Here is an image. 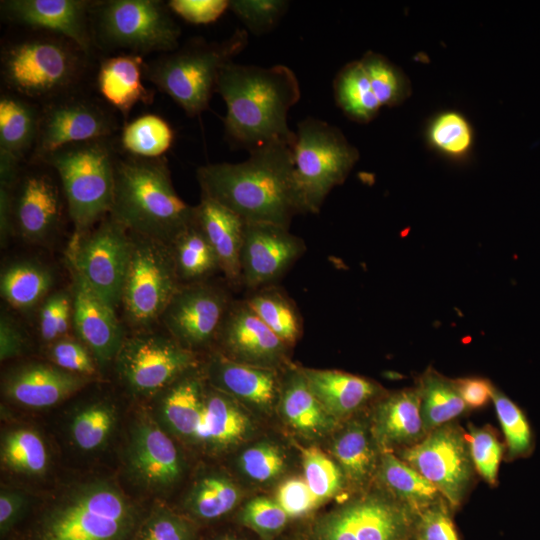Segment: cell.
<instances>
[{
  "mask_svg": "<svg viewBox=\"0 0 540 540\" xmlns=\"http://www.w3.org/2000/svg\"><path fill=\"white\" fill-rule=\"evenodd\" d=\"M373 431L385 450L398 445L406 448L422 440L426 434L417 387L386 396L376 407Z\"/></svg>",
  "mask_w": 540,
  "mask_h": 540,
  "instance_id": "cell-26",
  "label": "cell"
},
{
  "mask_svg": "<svg viewBox=\"0 0 540 540\" xmlns=\"http://www.w3.org/2000/svg\"><path fill=\"white\" fill-rule=\"evenodd\" d=\"M137 511L120 488L96 479L70 486L45 508L35 540H126Z\"/></svg>",
  "mask_w": 540,
  "mask_h": 540,
  "instance_id": "cell-4",
  "label": "cell"
},
{
  "mask_svg": "<svg viewBox=\"0 0 540 540\" xmlns=\"http://www.w3.org/2000/svg\"><path fill=\"white\" fill-rule=\"evenodd\" d=\"M58 173L75 235H81L112 207L115 163L104 139L63 146L43 159Z\"/></svg>",
  "mask_w": 540,
  "mask_h": 540,
  "instance_id": "cell-6",
  "label": "cell"
},
{
  "mask_svg": "<svg viewBox=\"0 0 540 540\" xmlns=\"http://www.w3.org/2000/svg\"><path fill=\"white\" fill-rule=\"evenodd\" d=\"M305 250L304 241L289 228L245 223L240 258L242 286L255 290L276 284Z\"/></svg>",
  "mask_w": 540,
  "mask_h": 540,
  "instance_id": "cell-16",
  "label": "cell"
},
{
  "mask_svg": "<svg viewBox=\"0 0 540 540\" xmlns=\"http://www.w3.org/2000/svg\"><path fill=\"white\" fill-rule=\"evenodd\" d=\"M225 540H233V539H225Z\"/></svg>",
  "mask_w": 540,
  "mask_h": 540,
  "instance_id": "cell-62",
  "label": "cell"
},
{
  "mask_svg": "<svg viewBox=\"0 0 540 540\" xmlns=\"http://www.w3.org/2000/svg\"><path fill=\"white\" fill-rule=\"evenodd\" d=\"M48 357L55 366L74 374L89 377L96 372L95 358L79 339L65 336L55 341L49 345Z\"/></svg>",
  "mask_w": 540,
  "mask_h": 540,
  "instance_id": "cell-52",
  "label": "cell"
},
{
  "mask_svg": "<svg viewBox=\"0 0 540 540\" xmlns=\"http://www.w3.org/2000/svg\"><path fill=\"white\" fill-rule=\"evenodd\" d=\"M239 491L228 479L206 476L194 486L187 501L190 512L202 520H214L230 512L239 500Z\"/></svg>",
  "mask_w": 540,
  "mask_h": 540,
  "instance_id": "cell-44",
  "label": "cell"
},
{
  "mask_svg": "<svg viewBox=\"0 0 540 540\" xmlns=\"http://www.w3.org/2000/svg\"><path fill=\"white\" fill-rule=\"evenodd\" d=\"M417 514L400 501L367 496L330 514L317 529L318 540H409Z\"/></svg>",
  "mask_w": 540,
  "mask_h": 540,
  "instance_id": "cell-15",
  "label": "cell"
},
{
  "mask_svg": "<svg viewBox=\"0 0 540 540\" xmlns=\"http://www.w3.org/2000/svg\"><path fill=\"white\" fill-rule=\"evenodd\" d=\"M258 317L288 346L303 332V320L295 302L276 284L250 290L244 298Z\"/></svg>",
  "mask_w": 540,
  "mask_h": 540,
  "instance_id": "cell-34",
  "label": "cell"
},
{
  "mask_svg": "<svg viewBox=\"0 0 540 540\" xmlns=\"http://www.w3.org/2000/svg\"><path fill=\"white\" fill-rule=\"evenodd\" d=\"M246 29H236L220 42L194 40L145 65L144 77L170 96L187 115H200L209 107L222 68L248 44Z\"/></svg>",
  "mask_w": 540,
  "mask_h": 540,
  "instance_id": "cell-5",
  "label": "cell"
},
{
  "mask_svg": "<svg viewBox=\"0 0 540 540\" xmlns=\"http://www.w3.org/2000/svg\"><path fill=\"white\" fill-rule=\"evenodd\" d=\"M144 64L141 55L125 54L105 59L99 68V92L127 118L139 102L150 103L153 94L142 83Z\"/></svg>",
  "mask_w": 540,
  "mask_h": 540,
  "instance_id": "cell-28",
  "label": "cell"
},
{
  "mask_svg": "<svg viewBox=\"0 0 540 540\" xmlns=\"http://www.w3.org/2000/svg\"><path fill=\"white\" fill-rule=\"evenodd\" d=\"M15 230L32 243L45 241L56 229L61 203L57 186L42 173L24 176L12 195Z\"/></svg>",
  "mask_w": 540,
  "mask_h": 540,
  "instance_id": "cell-23",
  "label": "cell"
},
{
  "mask_svg": "<svg viewBox=\"0 0 540 540\" xmlns=\"http://www.w3.org/2000/svg\"><path fill=\"white\" fill-rule=\"evenodd\" d=\"M216 92L226 104L224 127L230 142L248 152L272 143L293 146L295 132L289 128L287 117L301 90L289 67L232 61L220 71Z\"/></svg>",
  "mask_w": 540,
  "mask_h": 540,
  "instance_id": "cell-2",
  "label": "cell"
},
{
  "mask_svg": "<svg viewBox=\"0 0 540 540\" xmlns=\"http://www.w3.org/2000/svg\"><path fill=\"white\" fill-rule=\"evenodd\" d=\"M420 395V412L425 434L450 423L467 409L455 380L428 368L416 385Z\"/></svg>",
  "mask_w": 540,
  "mask_h": 540,
  "instance_id": "cell-32",
  "label": "cell"
},
{
  "mask_svg": "<svg viewBox=\"0 0 540 540\" xmlns=\"http://www.w3.org/2000/svg\"><path fill=\"white\" fill-rule=\"evenodd\" d=\"M40 113L19 97L0 99V165L18 168L19 161L35 147Z\"/></svg>",
  "mask_w": 540,
  "mask_h": 540,
  "instance_id": "cell-30",
  "label": "cell"
},
{
  "mask_svg": "<svg viewBox=\"0 0 540 540\" xmlns=\"http://www.w3.org/2000/svg\"><path fill=\"white\" fill-rule=\"evenodd\" d=\"M491 400L504 433L508 458L528 456L534 447V437L526 415L516 403L496 387L492 389Z\"/></svg>",
  "mask_w": 540,
  "mask_h": 540,
  "instance_id": "cell-45",
  "label": "cell"
},
{
  "mask_svg": "<svg viewBox=\"0 0 540 540\" xmlns=\"http://www.w3.org/2000/svg\"><path fill=\"white\" fill-rule=\"evenodd\" d=\"M53 281L54 276L45 265L35 261H17L1 273V295L11 307L19 311L29 310L48 294Z\"/></svg>",
  "mask_w": 540,
  "mask_h": 540,
  "instance_id": "cell-37",
  "label": "cell"
},
{
  "mask_svg": "<svg viewBox=\"0 0 540 540\" xmlns=\"http://www.w3.org/2000/svg\"><path fill=\"white\" fill-rule=\"evenodd\" d=\"M289 6L284 0H232L230 10L241 20L247 32L262 35L273 30Z\"/></svg>",
  "mask_w": 540,
  "mask_h": 540,
  "instance_id": "cell-48",
  "label": "cell"
},
{
  "mask_svg": "<svg viewBox=\"0 0 540 540\" xmlns=\"http://www.w3.org/2000/svg\"><path fill=\"white\" fill-rule=\"evenodd\" d=\"M195 220L211 244L229 288L242 287L241 250L245 221L220 203L201 196Z\"/></svg>",
  "mask_w": 540,
  "mask_h": 540,
  "instance_id": "cell-24",
  "label": "cell"
},
{
  "mask_svg": "<svg viewBox=\"0 0 540 540\" xmlns=\"http://www.w3.org/2000/svg\"><path fill=\"white\" fill-rule=\"evenodd\" d=\"M126 458L132 477L153 491L170 487L182 472L181 458L175 444L149 416L135 422Z\"/></svg>",
  "mask_w": 540,
  "mask_h": 540,
  "instance_id": "cell-19",
  "label": "cell"
},
{
  "mask_svg": "<svg viewBox=\"0 0 540 540\" xmlns=\"http://www.w3.org/2000/svg\"><path fill=\"white\" fill-rule=\"evenodd\" d=\"M431 145L453 157L468 153L473 142L472 128L467 119L454 111L438 115L428 130Z\"/></svg>",
  "mask_w": 540,
  "mask_h": 540,
  "instance_id": "cell-46",
  "label": "cell"
},
{
  "mask_svg": "<svg viewBox=\"0 0 540 540\" xmlns=\"http://www.w3.org/2000/svg\"><path fill=\"white\" fill-rule=\"evenodd\" d=\"M315 397L333 417L354 412L379 392L373 381L348 372L332 369L302 368Z\"/></svg>",
  "mask_w": 540,
  "mask_h": 540,
  "instance_id": "cell-27",
  "label": "cell"
},
{
  "mask_svg": "<svg viewBox=\"0 0 540 540\" xmlns=\"http://www.w3.org/2000/svg\"><path fill=\"white\" fill-rule=\"evenodd\" d=\"M110 217L131 233L167 245L195 221L190 206L175 191L167 160L130 156L115 163Z\"/></svg>",
  "mask_w": 540,
  "mask_h": 540,
  "instance_id": "cell-3",
  "label": "cell"
},
{
  "mask_svg": "<svg viewBox=\"0 0 540 540\" xmlns=\"http://www.w3.org/2000/svg\"><path fill=\"white\" fill-rule=\"evenodd\" d=\"M116 421V409L108 401L86 404L75 412L70 422L73 444L85 452L99 450L113 433Z\"/></svg>",
  "mask_w": 540,
  "mask_h": 540,
  "instance_id": "cell-40",
  "label": "cell"
},
{
  "mask_svg": "<svg viewBox=\"0 0 540 540\" xmlns=\"http://www.w3.org/2000/svg\"><path fill=\"white\" fill-rule=\"evenodd\" d=\"M333 92L343 113L360 124L372 121L382 108L360 59L348 62L338 71Z\"/></svg>",
  "mask_w": 540,
  "mask_h": 540,
  "instance_id": "cell-35",
  "label": "cell"
},
{
  "mask_svg": "<svg viewBox=\"0 0 540 540\" xmlns=\"http://www.w3.org/2000/svg\"><path fill=\"white\" fill-rule=\"evenodd\" d=\"M457 389L467 408H482L490 400L493 385L480 377H467L455 380Z\"/></svg>",
  "mask_w": 540,
  "mask_h": 540,
  "instance_id": "cell-60",
  "label": "cell"
},
{
  "mask_svg": "<svg viewBox=\"0 0 540 540\" xmlns=\"http://www.w3.org/2000/svg\"><path fill=\"white\" fill-rule=\"evenodd\" d=\"M467 440L474 468L488 483L495 484L503 457V444L487 427L470 426Z\"/></svg>",
  "mask_w": 540,
  "mask_h": 540,
  "instance_id": "cell-50",
  "label": "cell"
},
{
  "mask_svg": "<svg viewBox=\"0 0 540 540\" xmlns=\"http://www.w3.org/2000/svg\"><path fill=\"white\" fill-rule=\"evenodd\" d=\"M159 414L175 434L196 438L205 388L196 368L186 372L160 393Z\"/></svg>",
  "mask_w": 540,
  "mask_h": 540,
  "instance_id": "cell-29",
  "label": "cell"
},
{
  "mask_svg": "<svg viewBox=\"0 0 540 540\" xmlns=\"http://www.w3.org/2000/svg\"><path fill=\"white\" fill-rule=\"evenodd\" d=\"M72 325L71 292L57 291L45 298L39 311V334L48 345L68 336Z\"/></svg>",
  "mask_w": 540,
  "mask_h": 540,
  "instance_id": "cell-49",
  "label": "cell"
},
{
  "mask_svg": "<svg viewBox=\"0 0 540 540\" xmlns=\"http://www.w3.org/2000/svg\"><path fill=\"white\" fill-rule=\"evenodd\" d=\"M131 249L121 305L129 326L146 330L181 287L169 245L130 232Z\"/></svg>",
  "mask_w": 540,
  "mask_h": 540,
  "instance_id": "cell-8",
  "label": "cell"
},
{
  "mask_svg": "<svg viewBox=\"0 0 540 540\" xmlns=\"http://www.w3.org/2000/svg\"><path fill=\"white\" fill-rule=\"evenodd\" d=\"M232 301L227 288L209 280L181 285L160 321L173 339L195 352L216 341Z\"/></svg>",
  "mask_w": 540,
  "mask_h": 540,
  "instance_id": "cell-14",
  "label": "cell"
},
{
  "mask_svg": "<svg viewBox=\"0 0 540 540\" xmlns=\"http://www.w3.org/2000/svg\"><path fill=\"white\" fill-rule=\"evenodd\" d=\"M414 538L416 540H459L444 499L417 514Z\"/></svg>",
  "mask_w": 540,
  "mask_h": 540,
  "instance_id": "cell-54",
  "label": "cell"
},
{
  "mask_svg": "<svg viewBox=\"0 0 540 540\" xmlns=\"http://www.w3.org/2000/svg\"><path fill=\"white\" fill-rule=\"evenodd\" d=\"M115 128L113 118L89 101L66 99L50 103L40 113L33 158L42 160L63 146L104 139Z\"/></svg>",
  "mask_w": 540,
  "mask_h": 540,
  "instance_id": "cell-17",
  "label": "cell"
},
{
  "mask_svg": "<svg viewBox=\"0 0 540 540\" xmlns=\"http://www.w3.org/2000/svg\"><path fill=\"white\" fill-rule=\"evenodd\" d=\"M302 463L305 481L319 503L332 497L340 489V469L319 448L302 449Z\"/></svg>",
  "mask_w": 540,
  "mask_h": 540,
  "instance_id": "cell-47",
  "label": "cell"
},
{
  "mask_svg": "<svg viewBox=\"0 0 540 540\" xmlns=\"http://www.w3.org/2000/svg\"><path fill=\"white\" fill-rule=\"evenodd\" d=\"M379 471L398 501L416 513L444 499L431 482L390 450L383 451Z\"/></svg>",
  "mask_w": 540,
  "mask_h": 540,
  "instance_id": "cell-38",
  "label": "cell"
},
{
  "mask_svg": "<svg viewBox=\"0 0 540 540\" xmlns=\"http://www.w3.org/2000/svg\"><path fill=\"white\" fill-rule=\"evenodd\" d=\"M333 452L352 482H364L371 474L375 452L367 429L359 422H353L338 436Z\"/></svg>",
  "mask_w": 540,
  "mask_h": 540,
  "instance_id": "cell-42",
  "label": "cell"
},
{
  "mask_svg": "<svg viewBox=\"0 0 540 540\" xmlns=\"http://www.w3.org/2000/svg\"><path fill=\"white\" fill-rule=\"evenodd\" d=\"M281 408L297 430L317 433L333 423L331 416L309 388L302 368L290 369L282 388Z\"/></svg>",
  "mask_w": 540,
  "mask_h": 540,
  "instance_id": "cell-36",
  "label": "cell"
},
{
  "mask_svg": "<svg viewBox=\"0 0 540 540\" xmlns=\"http://www.w3.org/2000/svg\"><path fill=\"white\" fill-rule=\"evenodd\" d=\"M130 232L111 217L90 233L74 235L70 268L115 309L121 303L130 258Z\"/></svg>",
  "mask_w": 540,
  "mask_h": 540,
  "instance_id": "cell-12",
  "label": "cell"
},
{
  "mask_svg": "<svg viewBox=\"0 0 540 540\" xmlns=\"http://www.w3.org/2000/svg\"><path fill=\"white\" fill-rule=\"evenodd\" d=\"M207 376L215 389L257 406L272 404L280 389L277 369L237 362L219 351L211 355Z\"/></svg>",
  "mask_w": 540,
  "mask_h": 540,
  "instance_id": "cell-25",
  "label": "cell"
},
{
  "mask_svg": "<svg viewBox=\"0 0 540 540\" xmlns=\"http://www.w3.org/2000/svg\"><path fill=\"white\" fill-rule=\"evenodd\" d=\"M15 231L12 206V187L1 186L0 188V239L1 245L5 246Z\"/></svg>",
  "mask_w": 540,
  "mask_h": 540,
  "instance_id": "cell-61",
  "label": "cell"
},
{
  "mask_svg": "<svg viewBox=\"0 0 540 540\" xmlns=\"http://www.w3.org/2000/svg\"><path fill=\"white\" fill-rule=\"evenodd\" d=\"M276 502L288 517L303 516L319 504L305 479L301 478H290L282 483L277 491Z\"/></svg>",
  "mask_w": 540,
  "mask_h": 540,
  "instance_id": "cell-56",
  "label": "cell"
},
{
  "mask_svg": "<svg viewBox=\"0 0 540 540\" xmlns=\"http://www.w3.org/2000/svg\"><path fill=\"white\" fill-rule=\"evenodd\" d=\"M167 5L185 21L208 24L216 21L229 8L227 0H170Z\"/></svg>",
  "mask_w": 540,
  "mask_h": 540,
  "instance_id": "cell-57",
  "label": "cell"
},
{
  "mask_svg": "<svg viewBox=\"0 0 540 540\" xmlns=\"http://www.w3.org/2000/svg\"><path fill=\"white\" fill-rule=\"evenodd\" d=\"M219 352L231 360L277 369L285 359L284 343L253 311L245 299L233 300L218 332Z\"/></svg>",
  "mask_w": 540,
  "mask_h": 540,
  "instance_id": "cell-18",
  "label": "cell"
},
{
  "mask_svg": "<svg viewBox=\"0 0 540 540\" xmlns=\"http://www.w3.org/2000/svg\"><path fill=\"white\" fill-rule=\"evenodd\" d=\"M89 377L65 371L54 364L27 363L4 377L3 391L14 403L34 409L52 407L87 384Z\"/></svg>",
  "mask_w": 540,
  "mask_h": 540,
  "instance_id": "cell-22",
  "label": "cell"
},
{
  "mask_svg": "<svg viewBox=\"0 0 540 540\" xmlns=\"http://www.w3.org/2000/svg\"><path fill=\"white\" fill-rule=\"evenodd\" d=\"M201 196L239 215L246 223H270L289 228L303 214L294 182L292 147L272 143L249 152L238 163H214L196 172Z\"/></svg>",
  "mask_w": 540,
  "mask_h": 540,
  "instance_id": "cell-1",
  "label": "cell"
},
{
  "mask_svg": "<svg viewBox=\"0 0 540 540\" xmlns=\"http://www.w3.org/2000/svg\"><path fill=\"white\" fill-rule=\"evenodd\" d=\"M240 466L248 477L264 482L271 480L282 471L284 456L278 447L262 443L242 453Z\"/></svg>",
  "mask_w": 540,
  "mask_h": 540,
  "instance_id": "cell-53",
  "label": "cell"
},
{
  "mask_svg": "<svg viewBox=\"0 0 540 540\" xmlns=\"http://www.w3.org/2000/svg\"><path fill=\"white\" fill-rule=\"evenodd\" d=\"M93 3L83 0H6L1 2V10L14 22L59 33L82 52L89 53L93 41L88 16Z\"/></svg>",
  "mask_w": 540,
  "mask_h": 540,
  "instance_id": "cell-21",
  "label": "cell"
},
{
  "mask_svg": "<svg viewBox=\"0 0 540 540\" xmlns=\"http://www.w3.org/2000/svg\"><path fill=\"white\" fill-rule=\"evenodd\" d=\"M360 61L382 107L398 106L410 97L412 86L408 76L387 57L368 51Z\"/></svg>",
  "mask_w": 540,
  "mask_h": 540,
  "instance_id": "cell-43",
  "label": "cell"
},
{
  "mask_svg": "<svg viewBox=\"0 0 540 540\" xmlns=\"http://www.w3.org/2000/svg\"><path fill=\"white\" fill-rule=\"evenodd\" d=\"M400 457L431 482L449 505L461 503L475 468L468 440L458 426L447 423L434 429L403 448Z\"/></svg>",
  "mask_w": 540,
  "mask_h": 540,
  "instance_id": "cell-13",
  "label": "cell"
},
{
  "mask_svg": "<svg viewBox=\"0 0 540 540\" xmlns=\"http://www.w3.org/2000/svg\"><path fill=\"white\" fill-rule=\"evenodd\" d=\"M0 455L5 468L28 476L43 474L49 464L43 438L36 430L28 427H17L3 433Z\"/></svg>",
  "mask_w": 540,
  "mask_h": 540,
  "instance_id": "cell-39",
  "label": "cell"
},
{
  "mask_svg": "<svg viewBox=\"0 0 540 540\" xmlns=\"http://www.w3.org/2000/svg\"><path fill=\"white\" fill-rule=\"evenodd\" d=\"M28 505V495L17 489L2 488L0 493V531L5 535L21 518Z\"/></svg>",
  "mask_w": 540,
  "mask_h": 540,
  "instance_id": "cell-59",
  "label": "cell"
},
{
  "mask_svg": "<svg viewBox=\"0 0 540 540\" xmlns=\"http://www.w3.org/2000/svg\"><path fill=\"white\" fill-rule=\"evenodd\" d=\"M244 524L264 534L281 530L288 515L277 502L266 498H256L248 502L241 513Z\"/></svg>",
  "mask_w": 540,
  "mask_h": 540,
  "instance_id": "cell-55",
  "label": "cell"
},
{
  "mask_svg": "<svg viewBox=\"0 0 540 540\" xmlns=\"http://www.w3.org/2000/svg\"><path fill=\"white\" fill-rule=\"evenodd\" d=\"M294 182L303 213L320 211L330 191L341 185L359 159L342 131L315 118L298 123L292 146Z\"/></svg>",
  "mask_w": 540,
  "mask_h": 540,
  "instance_id": "cell-7",
  "label": "cell"
},
{
  "mask_svg": "<svg viewBox=\"0 0 540 540\" xmlns=\"http://www.w3.org/2000/svg\"><path fill=\"white\" fill-rule=\"evenodd\" d=\"M248 419L236 403L217 389L206 392L196 439L227 446L240 441L248 430Z\"/></svg>",
  "mask_w": 540,
  "mask_h": 540,
  "instance_id": "cell-31",
  "label": "cell"
},
{
  "mask_svg": "<svg viewBox=\"0 0 540 540\" xmlns=\"http://www.w3.org/2000/svg\"><path fill=\"white\" fill-rule=\"evenodd\" d=\"M115 360L121 379L139 396L159 394L198 366L195 352L183 347L169 334L151 332L125 338Z\"/></svg>",
  "mask_w": 540,
  "mask_h": 540,
  "instance_id": "cell-11",
  "label": "cell"
},
{
  "mask_svg": "<svg viewBox=\"0 0 540 540\" xmlns=\"http://www.w3.org/2000/svg\"><path fill=\"white\" fill-rule=\"evenodd\" d=\"M72 46L52 38L29 39L2 54L1 74L17 93L30 98L51 97L74 81L79 61Z\"/></svg>",
  "mask_w": 540,
  "mask_h": 540,
  "instance_id": "cell-10",
  "label": "cell"
},
{
  "mask_svg": "<svg viewBox=\"0 0 540 540\" xmlns=\"http://www.w3.org/2000/svg\"><path fill=\"white\" fill-rule=\"evenodd\" d=\"M29 348L26 332L6 313L0 318V359L5 361L22 355Z\"/></svg>",
  "mask_w": 540,
  "mask_h": 540,
  "instance_id": "cell-58",
  "label": "cell"
},
{
  "mask_svg": "<svg viewBox=\"0 0 540 540\" xmlns=\"http://www.w3.org/2000/svg\"><path fill=\"white\" fill-rule=\"evenodd\" d=\"M72 326L78 339L96 362L105 365L116 358L124 337L115 308L98 295L73 269Z\"/></svg>",
  "mask_w": 540,
  "mask_h": 540,
  "instance_id": "cell-20",
  "label": "cell"
},
{
  "mask_svg": "<svg viewBox=\"0 0 540 540\" xmlns=\"http://www.w3.org/2000/svg\"><path fill=\"white\" fill-rule=\"evenodd\" d=\"M169 247L181 285L207 281L220 271L217 256L196 220Z\"/></svg>",
  "mask_w": 540,
  "mask_h": 540,
  "instance_id": "cell-33",
  "label": "cell"
},
{
  "mask_svg": "<svg viewBox=\"0 0 540 540\" xmlns=\"http://www.w3.org/2000/svg\"><path fill=\"white\" fill-rule=\"evenodd\" d=\"M132 540H193L188 522L166 508H156L139 526Z\"/></svg>",
  "mask_w": 540,
  "mask_h": 540,
  "instance_id": "cell-51",
  "label": "cell"
},
{
  "mask_svg": "<svg viewBox=\"0 0 540 540\" xmlns=\"http://www.w3.org/2000/svg\"><path fill=\"white\" fill-rule=\"evenodd\" d=\"M95 33L111 47L134 54L172 52L181 30L168 5L158 0H108L93 3Z\"/></svg>",
  "mask_w": 540,
  "mask_h": 540,
  "instance_id": "cell-9",
  "label": "cell"
},
{
  "mask_svg": "<svg viewBox=\"0 0 540 540\" xmlns=\"http://www.w3.org/2000/svg\"><path fill=\"white\" fill-rule=\"evenodd\" d=\"M174 131L155 114L142 115L126 124L121 134L122 148L132 156L159 158L171 147Z\"/></svg>",
  "mask_w": 540,
  "mask_h": 540,
  "instance_id": "cell-41",
  "label": "cell"
}]
</instances>
